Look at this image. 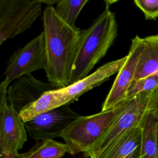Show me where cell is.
I'll use <instances>...</instances> for the list:
<instances>
[{"label":"cell","instance_id":"cell-1","mask_svg":"<svg viewBox=\"0 0 158 158\" xmlns=\"http://www.w3.org/2000/svg\"><path fill=\"white\" fill-rule=\"evenodd\" d=\"M42 19L46 40V77L57 88H65L69 86L81 30L63 22L53 6H46Z\"/></svg>","mask_w":158,"mask_h":158},{"label":"cell","instance_id":"cell-2","mask_svg":"<svg viewBox=\"0 0 158 158\" xmlns=\"http://www.w3.org/2000/svg\"><path fill=\"white\" fill-rule=\"evenodd\" d=\"M118 24L115 13L106 7L86 29L81 31L77 56L69 80V85L89 75L106 56L117 36Z\"/></svg>","mask_w":158,"mask_h":158},{"label":"cell","instance_id":"cell-3","mask_svg":"<svg viewBox=\"0 0 158 158\" xmlns=\"http://www.w3.org/2000/svg\"><path fill=\"white\" fill-rule=\"evenodd\" d=\"M130 99L115 107L89 116H81L70 123L62 132L63 139L72 156L85 153L106 133L127 107Z\"/></svg>","mask_w":158,"mask_h":158},{"label":"cell","instance_id":"cell-4","mask_svg":"<svg viewBox=\"0 0 158 158\" xmlns=\"http://www.w3.org/2000/svg\"><path fill=\"white\" fill-rule=\"evenodd\" d=\"M157 89L139 93L130 98L124 111L102 138L83 154L85 157L99 158L128 131L141 126L144 117L154 104Z\"/></svg>","mask_w":158,"mask_h":158},{"label":"cell","instance_id":"cell-5","mask_svg":"<svg viewBox=\"0 0 158 158\" xmlns=\"http://www.w3.org/2000/svg\"><path fill=\"white\" fill-rule=\"evenodd\" d=\"M38 0L0 1V45L31 27L41 14Z\"/></svg>","mask_w":158,"mask_h":158},{"label":"cell","instance_id":"cell-6","mask_svg":"<svg viewBox=\"0 0 158 158\" xmlns=\"http://www.w3.org/2000/svg\"><path fill=\"white\" fill-rule=\"evenodd\" d=\"M46 66V40L43 31L12 54L4 72L5 78L11 82L23 75L31 74L35 71L45 70Z\"/></svg>","mask_w":158,"mask_h":158},{"label":"cell","instance_id":"cell-7","mask_svg":"<svg viewBox=\"0 0 158 158\" xmlns=\"http://www.w3.org/2000/svg\"><path fill=\"white\" fill-rule=\"evenodd\" d=\"M81 115L65 105L25 122L30 136L36 141L60 137L64 130Z\"/></svg>","mask_w":158,"mask_h":158},{"label":"cell","instance_id":"cell-8","mask_svg":"<svg viewBox=\"0 0 158 158\" xmlns=\"http://www.w3.org/2000/svg\"><path fill=\"white\" fill-rule=\"evenodd\" d=\"M27 129L19 114L7 103V94L0 95L1 154L18 155L27 141Z\"/></svg>","mask_w":158,"mask_h":158},{"label":"cell","instance_id":"cell-9","mask_svg":"<svg viewBox=\"0 0 158 158\" xmlns=\"http://www.w3.org/2000/svg\"><path fill=\"white\" fill-rule=\"evenodd\" d=\"M142 49V38L136 35L131 39L127 60L117 73L111 89L102 104L101 111L112 109L126 99L128 89L134 82L135 74Z\"/></svg>","mask_w":158,"mask_h":158},{"label":"cell","instance_id":"cell-10","mask_svg":"<svg viewBox=\"0 0 158 158\" xmlns=\"http://www.w3.org/2000/svg\"><path fill=\"white\" fill-rule=\"evenodd\" d=\"M57 88L49 82H43L31 74L23 75L15 79L7 91L9 104L19 114L36 101L46 92Z\"/></svg>","mask_w":158,"mask_h":158},{"label":"cell","instance_id":"cell-11","mask_svg":"<svg viewBox=\"0 0 158 158\" xmlns=\"http://www.w3.org/2000/svg\"><path fill=\"white\" fill-rule=\"evenodd\" d=\"M127 59V56L107 62L82 80L63 88L68 100V105L77 101L81 95L99 86L108 80L112 75L118 73L126 62Z\"/></svg>","mask_w":158,"mask_h":158},{"label":"cell","instance_id":"cell-12","mask_svg":"<svg viewBox=\"0 0 158 158\" xmlns=\"http://www.w3.org/2000/svg\"><path fill=\"white\" fill-rule=\"evenodd\" d=\"M141 126L128 131L99 158H141Z\"/></svg>","mask_w":158,"mask_h":158},{"label":"cell","instance_id":"cell-13","mask_svg":"<svg viewBox=\"0 0 158 158\" xmlns=\"http://www.w3.org/2000/svg\"><path fill=\"white\" fill-rule=\"evenodd\" d=\"M157 92L153 107L148 111L141 125V158H158Z\"/></svg>","mask_w":158,"mask_h":158},{"label":"cell","instance_id":"cell-14","mask_svg":"<svg viewBox=\"0 0 158 158\" xmlns=\"http://www.w3.org/2000/svg\"><path fill=\"white\" fill-rule=\"evenodd\" d=\"M65 105H68V100L64 88H57L46 92L36 101L22 110L19 115L25 123Z\"/></svg>","mask_w":158,"mask_h":158},{"label":"cell","instance_id":"cell-15","mask_svg":"<svg viewBox=\"0 0 158 158\" xmlns=\"http://www.w3.org/2000/svg\"><path fill=\"white\" fill-rule=\"evenodd\" d=\"M142 43L134 81L158 72V35L142 38Z\"/></svg>","mask_w":158,"mask_h":158},{"label":"cell","instance_id":"cell-16","mask_svg":"<svg viewBox=\"0 0 158 158\" xmlns=\"http://www.w3.org/2000/svg\"><path fill=\"white\" fill-rule=\"evenodd\" d=\"M69 148L65 143L54 139H44L36 141L28 151L19 154V158H61Z\"/></svg>","mask_w":158,"mask_h":158},{"label":"cell","instance_id":"cell-17","mask_svg":"<svg viewBox=\"0 0 158 158\" xmlns=\"http://www.w3.org/2000/svg\"><path fill=\"white\" fill-rule=\"evenodd\" d=\"M88 0H57L54 9L59 18L65 23L73 28L75 26V21Z\"/></svg>","mask_w":158,"mask_h":158},{"label":"cell","instance_id":"cell-18","mask_svg":"<svg viewBox=\"0 0 158 158\" xmlns=\"http://www.w3.org/2000/svg\"><path fill=\"white\" fill-rule=\"evenodd\" d=\"M158 88V72L135 81L127 93V98L130 99L143 92H152Z\"/></svg>","mask_w":158,"mask_h":158},{"label":"cell","instance_id":"cell-19","mask_svg":"<svg viewBox=\"0 0 158 158\" xmlns=\"http://www.w3.org/2000/svg\"><path fill=\"white\" fill-rule=\"evenodd\" d=\"M135 6L143 13L145 19L156 20L158 17V0H135Z\"/></svg>","mask_w":158,"mask_h":158},{"label":"cell","instance_id":"cell-20","mask_svg":"<svg viewBox=\"0 0 158 158\" xmlns=\"http://www.w3.org/2000/svg\"><path fill=\"white\" fill-rule=\"evenodd\" d=\"M40 3L41 4L47 5V6H52L54 4H56L57 2V0H38Z\"/></svg>","mask_w":158,"mask_h":158},{"label":"cell","instance_id":"cell-21","mask_svg":"<svg viewBox=\"0 0 158 158\" xmlns=\"http://www.w3.org/2000/svg\"><path fill=\"white\" fill-rule=\"evenodd\" d=\"M18 155H14L12 154H8V153H2V154H1L0 157L1 158H19Z\"/></svg>","mask_w":158,"mask_h":158},{"label":"cell","instance_id":"cell-22","mask_svg":"<svg viewBox=\"0 0 158 158\" xmlns=\"http://www.w3.org/2000/svg\"><path fill=\"white\" fill-rule=\"evenodd\" d=\"M157 108H158V89H157Z\"/></svg>","mask_w":158,"mask_h":158},{"label":"cell","instance_id":"cell-23","mask_svg":"<svg viewBox=\"0 0 158 158\" xmlns=\"http://www.w3.org/2000/svg\"><path fill=\"white\" fill-rule=\"evenodd\" d=\"M157 114H158V108H157Z\"/></svg>","mask_w":158,"mask_h":158}]
</instances>
